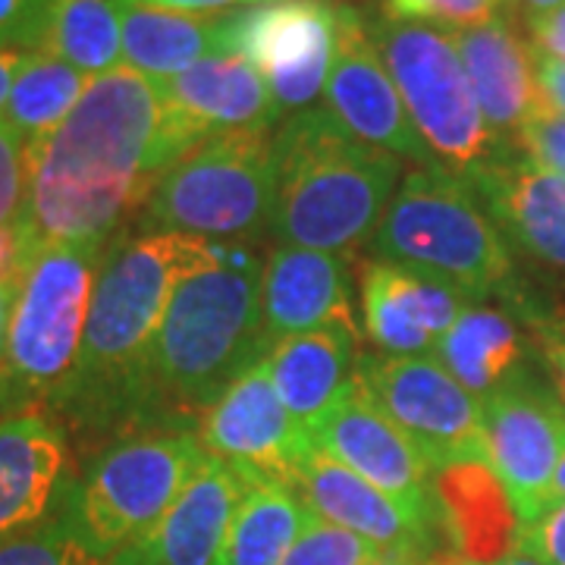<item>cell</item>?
Masks as SVG:
<instances>
[{
    "label": "cell",
    "mask_w": 565,
    "mask_h": 565,
    "mask_svg": "<svg viewBox=\"0 0 565 565\" xmlns=\"http://www.w3.org/2000/svg\"><path fill=\"white\" fill-rule=\"evenodd\" d=\"M161 82L117 66L88 79L73 114L25 151L20 239L25 262L41 245H107L139 214L154 182L204 141Z\"/></svg>",
    "instance_id": "obj_1"
},
{
    "label": "cell",
    "mask_w": 565,
    "mask_h": 565,
    "mask_svg": "<svg viewBox=\"0 0 565 565\" xmlns=\"http://www.w3.org/2000/svg\"><path fill=\"white\" fill-rule=\"evenodd\" d=\"M221 243L180 233L122 230L104 248L79 362L54 418L82 446L102 449L145 427L148 364L163 311L182 277L211 264Z\"/></svg>",
    "instance_id": "obj_2"
},
{
    "label": "cell",
    "mask_w": 565,
    "mask_h": 565,
    "mask_svg": "<svg viewBox=\"0 0 565 565\" xmlns=\"http://www.w3.org/2000/svg\"><path fill=\"white\" fill-rule=\"evenodd\" d=\"M264 264L248 245L221 255L173 289L148 364L145 427L199 430L226 386L270 352L262 323Z\"/></svg>",
    "instance_id": "obj_3"
},
{
    "label": "cell",
    "mask_w": 565,
    "mask_h": 565,
    "mask_svg": "<svg viewBox=\"0 0 565 565\" xmlns=\"http://www.w3.org/2000/svg\"><path fill=\"white\" fill-rule=\"evenodd\" d=\"M277 182L270 233L277 245L349 258L371 243L403 182V161L355 139L327 107L292 114L274 136Z\"/></svg>",
    "instance_id": "obj_4"
},
{
    "label": "cell",
    "mask_w": 565,
    "mask_h": 565,
    "mask_svg": "<svg viewBox=\"0 0 565 565\" xmlns=\"http://www.w3.org/2000/svg\"><path fill=\"white\" fill-rule=\"evenodd\" d=\"M367 248L377 262L456 286L468 302H519L512 245L490 221L475 185L444 163L405 173Z\"/></svg>",
    "instance_id": "obj_5"
},
{
    "label": "cell",
    "mask_w": 565,
    "mask_h": 565,
    "mask_svg": "<svg viewBox=\"0 0 565 565\" xmlns=\"http://www.w3.org/2000/svg\"><path fill=\"white\" fill-rule=\"evenodd\" d=\"M107 245H41L22 270L0 367V418L54 412L79 362Z\"/></svg>",
    "instance_id": "obj_6"
},
{
    "label": "cell",
    "mask_w": 565,
    "mask_h": 565,
    "mask_svg": "<svg viewBox=\"0 0 565 565\" xmlns=\"http://www.w3.org/2000/svg\"><path fill=\"white\" fill-rule=\"evenodd\" d=\"M204 456L199 430L170 424L129 430L92 452L70 500L82 541L110 563L161 522Z\"/></svg>",
    "instance_id": "obj_7"
},
{
    "label": "cell",
    "mask_w": 565,
    "mask_h": 565,
    "mask_svg": "<svg viewBox=\"0 0 565 565\" xmlns=\"http://www.w3.org/2000/svg\"><path fill=\"white\" fill-rule=\"evenodd\" d=\"M277 158L270 129L217 132L185 151L139 211V233L243 239L270 226Z\"/></svg>",
    "instance_id": "obj_8"
},
{
    "label": "cell",
    "mask_w": 565,
    "mask_h": 565,
    "mask_svg": "<svg viewBox=\"0 0 565 565\" xmlns=\"http://www.w3.org/2000/svg\"><path fill=\"white\" fill-rule=\"evenodd\" d=\"M367 29L437 163L468 180L509 148L490 132L462 57L446 32L393 20H367Z\"/></svg>",
    "instance_id": "obj_9"
},
{
    "label": "cell",
    "mask_w": 565,
    "mask_h": 565,
    "mask_svg": "<svg viewBox=\"0 0 565 565\" xmlns=\"http://www.w3.org/2000/svg\"><path fill=\"white\" fill-rule=\"evenodd\" d=\"M355 377L434 471L487 462L484 405L434 355H359Z\"/></svg>",
    "instance_id": "obj_10"
},
{
    "label": "cell",
    "mask_w": 565,
    "mask_h": 565,
    "mask_svg": "<svg viewBox=\"0 0 565 565\" xmlns=\"http://www.w3.org/2000/svg\"><path fill=\"white\" fill-rule=\"evenodd\" d=\"M340 44V0H264L230 17V51L267 82L280 114L308 110Z\"/></svg>",
    "instance_id": "obj_11"
},
{
    "label": "cell",
    "mask_w": 565,
    "mask_h": 565,
    "mask_svg": "<svg viewBox=\"0 0 565 565\" xmlns=\"http://www.w3.org/2000/svg\"><path fill=\"white\" fill-rule=\"evenodd\" d=\"M487 465L509 490L519 522L544 512L546 490L565 452V403L531 367L484 403Z\"/></svg>",
    "instance_id": "obj_12"
},
{
    "label": "cell",
    "mask_w": 565,
    "mask_h": 565,
    "mask_svg": "<svg viewBox=\"0 0 565 565\" xmlns=\"http://www.w3.org/2000/svg\"><path fill=\"white\" fill-rule=\"evenodd\" d=\"M207 456L233 465L248 481L296 484L302 462L315 452L311 437L289 418L267 359L243 371L199 422Z\"/></svg>",
    "instance_id": "obj_13"
},
{
    "label": "cell",
    "mask_w": 565,
    "mask_h": 565,
    "mask_svg": "<svg viewBox=\"0 0 565 565\" xmlns=\"http://www.w3.org/2000/svg\"><path fill=\"white\" fill-rule=\"evenodd\" d=\"M323 95H327V110L355 139L384 148L399 161L415 167L437 163L430 148L418 136L415 122L405 110L403 95L371 39L367 17H362L355 3L340 0V44Z\"/></svg>",
    "instance_id": "obj_14"
},
{
    "label": "cell",
    "mask_w": 565,
    "mask_h": 565,
    "mask_svg": "<svg viewBox=\"0 0 565 565\" xmlns=\"http://www.w3.org/2000/svg\"><path fill=\"white\" fill-rule=\"evenodd\" d=\"M315 449L352 468L408 509L444 519L437 484L430 481L434 468L418 452V446L386 418L384 408L371 399L359 377L333 415L318 427Z\"/></svg>",
    "instance_id": "obj_15"
},
{
    "label": "cell",
    "mask_w": 565,
    "mask_h": 565,
    "mask_svg": "<svg viewBox=\"0 0 565 565\" xmlns=\"http://www.w3.org/2000/svg\"><path fill=\"white\" fill-rule=\"evenodd\" d=\"M76 478L73 440L54 415L0 418V541L61 515Z\"/></svg>",
    "instance_id": "obj_16"
},
{
    "label": "cell",
    "mask_w": 565,
    "mask_h": 565,
    "mask_svg": "<svg viewBox=\"0 0 565 565\" xmlns=\"http://www.w3.org/2000/svg\"><path fill=\"white\" fill-rule=\"evenodd\" d=\"M296 490L302 493L308 509L330 522L340 525L352 534H359L384 553H446L452 546H444L449 541L444 519L422 515L408 509L399 500H393L381 487L364 481L343 462L311 452L296 475Z\"/></svg>",
    "instance_id": "obj_17"
},
{
    "label": "cell",
    "mask_w": 565,
    "mask_h": 565,
    "mask_svg": "<svg viewBox=\"0 0 565 565\" xmlns=\"http://www.w3.org/2000/svg\"><path fill=\"white\" fill-rule=\"evenodd\" d=\"M248 484L233 465L204 456L161 522L107 565H214Z\"/></svg>",
    "instance_id": "obj_18"
},
{
    "label": "cell",
    "mask_w": 565,
    "mask_h": 565,
    "mask_svg": "<svg viewBox=\"0 0 565 565\" xmlns=\"http://www.w3.org/2000/svg\"><path fill=\"white\" fill-rule=\"evenodd\" d=\"M468 182L505 243L531 262L565 270V177L531 163L509 145Z\"/></svg>",
    "instance_id": "obj_19"
},
{
    "label": "cell",
    "mask_w": 565,
    "mask_h": 565,
    "mask_svg": "<svg viewBox=\"0 0 565 565\" xmlns=\"http://www.w3.org/2000/svg\"><path fill=\"white\" fill-rule=\"evenodd\" d=\"M468 305L437 277L377 258L362 267L364 330L384 355H434Z\"/></svg>",
    "instance_id": "obj_20"
},
{
    "label": "cell",
    "mask_w": 565,
    "mask_h": 565,
    "mask_svg": "<svg viewBox=\"0 0 565 565\" xmlns=\"http://www.w3.org/2000/svg\"><path fill=\"white\" fill-rule=\"evenodd\" d=\"M262 323L267 349L318 327H355L349 264L340 255L274 245L264 262Z\"/></svg>",
    "instance_id": "obj_21"
},
{
    "label": "cell",
    "mask_w": 565,
    "mask_h": 565,
    "mask_svg": "<svg viewBox=\"0 0 565 565\" xmlns=\"http://www.w3.org/2000/svg\"><path fill=\"white\" fill-rule=\"evenodd\" d=\"M446 35L462 57L490 132L503 145L515 141L527 117L541 107L531 41L505 17Z\"/></svg>",
    "instance_id": "obj_22"
},
{
    "label": "cell",
    "mask_w": 565,
    "mask_h": 565,
    "mask_svg": "<svg viewBox=\"0 0 565 565\" xmlns=\"http://www.w3.org/2000/svg\"><path fill=\"white\" fill-rule=\"evenodd\" d=\"M359 330L355 327H318L286 337L264 359L270 381L280 393L289 418L315 444V434L355 384L359 371Z\"/></svg>",
    "instance_id": "obj_23"
},
{
    "label": "cell",
    "mask_w": 565,
    "mask_h": 565,
    "mask_svg": "<svg viewBox=\"0 0 565 565\" xmlns=\"http://www.w3.org/2000/svg\"><path fill=\"white\" fill-rule=\"evenodd\" d=\"M163 95L170 107L204 136L270 129L282 117L262 73L239 54L195 63L177 79L163 82Z\"/></svg>",
    "instance_id": "obj_24"
},
{
    "label": "cell",
    "mask_w": 565,
    "mask_h": 565,
    "mask_svg": "<svg viewBox=\"0 0 565 565\" xmlns=\"http://www.w3.org/2000/svg\"><path fill=\"white\" fill-rule=\"evenodd\" d=\"M437 500L452 550L465 563L497 565L519 544V512L487 462H459L437 471Z\"/></svg>",
    "instance_id": "obj_25"
},
{
    "label": "cell",
    "mask_w": 565,
    "mask_h": 565,
    "mask_svg": "<svg viewBox=\"0 0 565 565\" xmlns=\"http://www.w3.org/2000/svg\"><path fill=\"white\" fill-rule=\"evenodd\" d=\"M531 333L512 305H468L462 318L446 330L434 359L459 384L484 403L497 390L512 384L519 374L531 371Z\"/></svg>",
    "instance_id": "obj_26"
},
{
    "label": "cell",
    "mask_w": 565,
    "mask_h": 565,
    "mask_svg": "<svg viewBox=\"0 0 565 565\" xmlns=\"http://www.w3.org/2000/svg\"><path fill=\"white\" fill-rule=\"evenodd\" d=\"M230 17H189L122 0V66L163 85L207 57L233 54Z\"/></svg>",
    "instance_id": "obj_27"
},
{
    "label": "cell",
    "mask_w": 565,
    "mask_h": 565,
    "mask_svg": "<svg viewBox=\"0 0 565 565\" xmlns=\"http://www.w3.org/2000/svg\"><path fill=\"white\" fill-rule=\"evenodd\" d=\"M308 519L311 509L296 487L252 481L214 565H280Z\"/></svg>",
    "instance_id": "obj_28"
},
{
    "label": "cell",
    "mask_w": 565,
    "mask_h": 565,
    "mask_svg": "<svg viewBox=\"0 0 565 565\" xmlns=\"http://www.w3.org/2000/svg\"><path fill=\"white\" fill-rule=\"evenodd\" d=\"M85 88H88V76L76 66L63 63L54 54H32L13 82L0 122L29 151L73 114Z\"/></svg>",
    "instance_id": "obj_29"
},
{
    "label": "cell",
    "mask_w": 565,
    "mask_h": 565,
    "mask_svg": "<svg viewBox=\"0 0 565 565\" xmlns=\"http://www.w3.org/2000/svg\"><path fill=\"white\" fill-rule=\"evenodd\" d=\"M44 54L76 66L88 79L122 61V0H51Z\"/></svg>",
    "instance_id": "obj_30"
},
{
    "label": "cell",
    "mask_w": 565,
    "mask_h": 565,
    "mask_svg": "<svg viewBox=\"0 0 565 565\" xmlns=\"http://www.w3.org/2000/svg\"><path fill=\"white\" fill-rule=\"evenodd\" d=\"M73 500V497H70ZM0 565H107L92 546L82 541L79 527L73 525L70 505L51 522L0 541Z\"/></svg>",
    "instance_id": "obj_31"
},
{
    "label": "cell",
    "mask_w": 565,
    "mask_h": 565,
    "mask_svg": "<svg viewBox=\"0 0 565 565\" xmlns=\"http://www.w3.org/2000/svg\"><path fill=\"white\" fill-rule=\"evenodd\" d=\"M384 550L340 525H330L311 512L299 541L280 565H371Z\"/></svg>",
    "instance_id": "obj_32"
},
{
    "label": "cell",
    "mask_w": 565,
    "mask_h": 565,
    "mask_svg": "<svg viewBox=\"0 0 565 565\" xmlns=\"http://www.w3.org/2000/svg\"><path fill=\"white\" fill-rule=\"evenodd\" d=\"M493 3L497 0H384V13L393 22H437L446 32H459L493 20Z\"/></svg>",
    "instance_id": "obj_33"
},
{
    "label": "cell",
    "mask_w": 565,
    "mask_h": 565,
    "mask_svg": "<svg viewBox=\"0 0 565 565\" xmlns=\"http://www.w3.org/2000/svg\"><path fill=\"white\" fill-rule=\"evenodd\" d=\"M519 311V318L525 321L534 352L544 364L550 386L556 390V396L565 403V308H527L522 299L512 305Z\"/></svg>",
    "instance_id": "obj_34"
},
{
    "label": "cell",
    "mask_w": 565,
    "mask_h": 565,
    "mask_svg": "<svg viewBox=\"0 0 565 565\" xmlns=\"http://www.w3.org/2000/svg\"><path fill=\"white\" fill-rule=\"evenodd\" d=\"M51 0H0V51L44 54Z\"/></svg>",
    "instance_id": "obj_35"
},
{
    "label": "cell",
    "mask_w": 565,
    "mask_h": 565,
    "mask_svg": "<svg viewBox=\"0 0 565 565\" xmlns=\"http://www.w3.org/2000/svg\"><path fill=\"white\" fill-rule=\"evenodd\" d=\"M527 161L544 167L556 177H565V117L550 110V107H537L525 126L519 129V136L512 141Z\"/></svg>",
    "instance_id": "obj_36"
},
{
    "label": "cell",
    "mask_w": 565,
    "mask_h": 565,
    "mask_svg": "<svg viewBox=\"0 0 565 565\" xmlns=\"http://www.w3.org/2000/svg\"><path fill=\"white\" fill-rule=\"evenodd\" d=\"M515 546L537 556L544 565H565V503L550 505L537 519L519 527Z\"/></svg>",
    "instance_id": "obj_37"
},
{
    "label": "cell",
    "mask_w": 565,
    "mask_h": 565,
    "mask_svg": "<svg viewBox=\"0 0 565 565\" xmlns=\"http://www.w3.org/2000/svg\"><path fill=\"white\" fill-rule=\"evenodd\" d=\"M25 195V148L0 122V223H17Z\"/></svg>",
    "instance_id": "obj_38"
},
{
    "label": "cell",
    "mask_w": 565,
    "mask_h": 565,
    "mask_svg": "<svg viewBox=\"0 0 565 565\" xmlns=\"http://www.w3.org/2000/svg\"><path fill=\"white\" fill-rule=\"evenodd\" d=\"M525 32L537 54L565 63V3L544 17L525 20Z\"/></svg>",
    "instance_id": "obj_39"
},
{
    "label": "cell",
    "mask_w": 565,
    "mask_h": 565,
    "mask_svg": "<svg viewBox=\"0 0 565 565\" xmlns=\"http://www.w3.org/2000/svg\"><path fill=\"white\" fill-rule=\"evenodd\" d=\"M534 73H537V95L541 104L565 117V63L553 61L534 51Z\"/></svg>",
    "instance_id": "obj_40"
},
{
    "label": "cell",
    "mask_w": 565,
    "mask_h": 565,
    "mask_svg": "<svg viewBox=\"0 0 565 565\" xmlns=\"http://www.w3.org/2000/svg\"><path fill=\"white\" fill-rule=\"evenodd\" d=\"M132 3L170 10V13H189V17H223V13L248 10V7L264 3V0H132Z\"/></svg>",
    "instance_id": "obj_41"
},
{
    "label": "cell",
    "mask_w": 565,
    "mask_h": 565,
    "mask_svg": "<svg viewBox=\"0 0 565 565\" xmlns=\"http://www.w3.org/2000/svg\"><path fill=\"white\" fill-rule=\"evenodd\" d=\"M371 565H465L456 550L446 553H381Z\"/></svg>",
    "instance_id": "obj_42"
},
{
    "label": "cell",
    "mask_w": 565,
    "mask_h": 565,
    "mask_svg": "<svg viewBox=\"0 0 565 565\" xmlns=\"http://www.w3.org/2000/svg\"><path fill=\"white\" fill-rule=\"evenodd\" d=\"M32 54H22V51H0V117H3V107L10 102V92H13V82L20 76V70L25 66Z\"/></svg>",
    "instance_id": "obj_43"
},
{
    "label": "cell",
    "mask_w": 565,
    "mask_h": 565,
    "mask_svg": "<svg viewBox=\"0 0 565 565\" xmlns=\"http://www.w3.org/2000/svg\"><path fill=\"white\" fill-rule=\"evenodd\" d=\"M20 280H3L0 282V367H3V352H7V333H10V315L17 305V292H20Z\"/></svg>",
    "instance_id": "obj_44"
},
{
    "label": "cell",
    "mask_w": 565,
    "mask_h": 565,
    "mask_svg": "<svg viewBox=\"0 0 565 565\" xmlns=\"http://www.w3.org/2000/svg\"><path fill=\"white\" fill-rule=\"evenodd\" d=\"M556 503H565V452L559 465H556V471H553V481H550V490H546V503L544 509Z\"/></svg>",
    "instance_id": "obj_45"
},
{
    "label": "cell",
    "mask_w": 565,
    "mask_h": 565,
    "mask_svg": "<svg viewBox=\"0 0 565 565\" xmlns=\"http://www.w3.org/2000/svg\"><path fill=\"white\" fill-rule=\"evenodd\" d=\"M565 0H519V7H522V13H525V20H534V17H544L550 10H556V7H563Z\"/></svg>",
    "instance_id": "obj_46"
},
{
    "label": "cell",
    "mask_w": 565,
    "mask_h": 565,
    "mask_svg": "<svg viewBox=\"0 0 565 565\" xmlns=\"http://www.w3.org/2000/svg\"><path fill=\"white\" fill-rule=\"evenodd\" d=\"M497 565H544V563H541L537 556H531V553H525V550H519V546H515V550H512L509 556H503Z\"/></svg>",
    "instance_id": "obj_47"
},
{
    "label": "cell",
    "mask_w": 565,
    "mask_h": 565,
    "mask_svg": "<svg viewBox=\"0 0 565 565\" xmlns=\"http://www.w3.org/2000/svg\"><path fill=\"white\" fill-rule=\"evenodd\" d=\"M343 3H352V0H343Z\"/></svg>",
    "instance_id": "obj_48"
},
{
    "label": "cell",
    "mask_w": 565,
    "mask_h": 565,
    "mask_svg": "<svg viewBox=\"0 0 565 565\" xmlns=\"http://www.w3.org/2000/svg\"><path fill=\"white\" fill-rule=\"evenodd\" d=\"M465 565H475V563H465Z\"/></svg>",
    "instance_id": "obj_49"
}]
</instances>
